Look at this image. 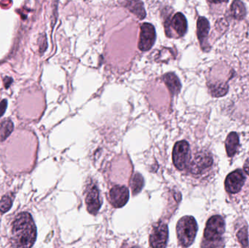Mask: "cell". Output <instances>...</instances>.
<instances>
[{"mask_svg":"<svg viewBox=\"0 0 249 248\" xmlns=\"http://www.w3.org/2000/svg\"><path fill=\"white\" fill-rule=\"evenodd\" d=\"M36 229L32 216L21 213L16 217L12 229V246L30 248L36 241Z\"/></svg>","mask_w":249,"mask_h":248,"instance_id":"obj_1","label":"cell"},{"mask_svg":"<svg viewBox=\"0 0 249 248\" xmlns=\"http://www.w3.org/2000/svg\"><path fill=\"white\" fill-rule=\"evenodd\" d=\"M198 232V224L195 217L186 216L178 221L176 233L179 243L183 247L190 246L193 243Z\"/></svg>","mask_w":249,"mask_h":248,"instance_id":"obj_2","label":"cell"},{"mask_svg":"<svg viewBox=\"0 0 249 248\" xmlns=\"http://www.w3.org/2000/svg\"><path fill=\"white\" fill-rule=\"evenodd\" d=\"M225 231V222L220 216H214L207 221L204 232V242L206 247L216 246V243L221 241Z\"/></svg>","mask_w":249,"mask_h":248,"instance_id":"obj_3","label":"cell"},{"mask_svg":"<svg viewBox=\"0 0 249 248\" xmlns=\"http://www.w3.org/2000/svg\"><path fill=\"white\" fill-rule=\"evenodd\" d=\"M189 145L186 140H181L175 144L173 150V162L179 170L187 168L190 162Z\"/></svg>","mask_w":249,"mask_h":248,"instance_id":"obj_4","label":"cell"},{"mask_svg":"<svg viewBox=\"0 0 249 248\" xmlns=\"http://www.w3.org/2000/svg\"><path fill=\"white\" fill-rule=\"evenodd\" d=\"M213 158L207 152H199L195 155L193 159L189 162V172L192 174L202 173L204 170L209 168L212 165Z\"/></svg>","mask_w":249,"mask_h":248,"instance_id":"obj_5","label":"cell"},{"mask_svg":"<svg viewBox=\"0 0 249 248\" xmlns=\"http://www.w3.org/2000/svg\"><path fill=\"white\" fill-rule=\"evenodd\" d=\"M168 238V229L164 223H157L153 228L150 234V246L152 248H165L167 245Z\"/></svg>","mask_w":249,"mask_h":248,"instance_id":"obj_6","label":"cell"},{"mask_svg":"<svg viewBox=\"0 0 249 248\" xmlns=\"http://www.w3.org/2000/svg\"><path fill=\"white\" fill-rule=\"evenodd\" d=\"M156 32L154 26L145 23L141 27L138 48L141 51H148L154 46Z\"/></svg>","mask_w":249,"mask_h":248,"instance_id":"obj_7","label":"cell"},{"mask_svg":"<svg viewBox=\"0 0 249 248\" xmlns=\"http://www.w3.org/2000/svg\"><path fill=\"white\" fill-rule=\"evenodd\" d=\"M246 177L241 170H236L227 175L225 180V188L230 194L240 191L244 185Z\"/></svg>","mask_w":249,"mask_h":248,"instance_id":"obj_8","label":"cell"},{"mask_svg":"<svg viewBox=\"0 0 249 248\" xmlns=\"http://www.w3.org/2000/svg\"><path fill=\"white\" fill-rule=\"evenodd\" d=\"M109 200L116 208L123 207L129 200V191L124 186H115L109 191Z\"/></svg>","mask_w":249,"mask_h":248,"instance_id":"obj_9","label":"cell"},{"mask_svg":"<svg viewBox=\"0 0 249 248\" xmlns=\"http://www.w3.org/2000/svg\"><path fill=\"white\" fill-rule=\"evenodd\" d=\"M85 203L87 211L90 214H97L101 206V201L99 196V188L96 186L92 185L89 187L87 195H86Z\"/></svg>","mask_w":249,"mask_h":248,"instance_id":"obj_10","label":"cell"},{"mask_svg":"<svg viewBox=\"0 0 249 248\" xmlns=\"http://www.w3.org/2000/svg\"><path fill=\"white\" fill-rule=\"evenodd\" d=\"M170 24H171L172 28L180 37H182L186 34V31H187V21L183 14L181 13L175 14L170 21Z\"/></svg>","mask_w":249,"mask_h":248,"instance_id":"obj_11","label":"cell"},{"mask_svg":"<svg viewBox=\"0 0 249 248\" xmlns=\"http://www.w3.org/2000/svg\"><path fill=\"white\" fill-rule=\"evenodd\" d=\"M163 80L171 94L176 95V94L179 93L181 88H182V85H181L179 78L175 74L171 73V72L166 74L163 77Z\"/></svg>","mask_w":249,"mask_h":248,"instance_id":"obj_12","label":"cell"},{"mask_svg":"<svg viewBox=\"0 0 249 248\" xmlns=\"http://www.w3.org/2000/svg\"><path fill=\"white\" fill-rule=\"evenodd\" d=\"M226 151L230 157L234 156L239 146L238 135L235 132H232L227 136L225 141Z\"/></svg>","mask_w":249,"mask_h":248,"instance_id":"obj_13","label":"cell"},{"mask_svg":"<svg viewBox=\"0 0 249 248\" xmlns=\"http://www.w3.org/2000/svg\"><path fill=\"white\" fill-rule=\"evenodd\" d=\"M197 30H198L197 34H198V40L201 45H202L209 33L210 25L208 20L204 17H199L197 22Z\"/></svg>","mask_w":249,"mask_h":248,"instance_id":"obj_14","label":"cell"},{"mask_svg":"<svg viewBox=\"0 0 249 248\" xmlns=\"http://www.w3.org/2000/svg\"><path fill=\"white\" fill-rule=\"evenodd\" d=\"M126 8L133 14H135L139 19H144L146 16L144 4L141 0H128Z\"/></svg>","mask_w":249,"mask_h":248,"instance_id":"obj_15","label":"cell"},{"mask_svg":"<svg viewBox=\"0 0 249 248\" xmlns=\"http://www.w3.org/2000/svg\"><path fill=\"white\" fill-rule=\"evenodd\" d=\"M231 14L235 19L242 20L246 15V7L240 0H234L231 5Z\"/></svg>","mask_w":249,"mask_h":248,"instance_id":"obj_16","label":"cell"},{"mask_svg":"<svg viewBox=\"0 0 249 248\" xmlns=\"http://www.w3.org/2000/svg\"><path fill=\"white\" fill-rule=\"evenodd\" d=\"M209 90L213 96H224L228 91V85L225 82H216L210 85Z\"/></svg>","mask_w":249,"mask_h":248,"instance_id":"obj_17","label":"cell"},{"mask_svg":"<svg viewBox=\"0 0 249 248\" xmlns=\"http://www.w3.org/2000/svg\"><path fill=\"white\" fill-rule=\"evenodd\" d=\"M144 185V180L142 175L139 173H135L131 179V186L133 195L138 194L142 190Z\"/></svg>","mask_w":249,"mask_h":248,"instance_id":"obj_18","label":"cell"},{"mask_svg":"<svg viewBox=\"0 0 249 248\" xmlns=\"http://www.w3.org/2000/svg\"><path fill=\"white\" fill-rule=\"evenodd\" d=\"M13 130V123L11 120H5L0 123V141L5 140Z\"/></svg>","mask_w":249,"mask_h":248,"instance_id":"obj_19","label":"cell"},{"mask_svg":"<svg viewBox=\"0 0 249 248\" xmlns=\"http://www.w3.org/2000/svg\"><path fill=\"white\" fill-rule=\"evenodd\" d=\"M13 196L12 194L4 196L0 200V211L1 213H6L11 208L13 205Z\"/></svg>","mask_w":249,"mask_h":248,"instance_id":"obj_20","label":"cell"},{"mask_svg":"<svg viewBox=\"0 0 249 248\" xmlns=\"http://www.w3.org/2000/svg\"><path fill=\"white\" fill-rule=\"evenodd\" d=\"M237 238L239 242L241 244L243 247L249 246V239H248L247 228L243 227L240 229L237 233Z\"/></svg>","mask_w":249,"mask_h":248,"instance_id":"obj_21","label":"cell"},{"mask_svg":"<svg viewBox=\"0 0 249 248\" xmlns=\"http://www.w3.org/2000/svg\"><path fill=\"white\" fill-rule=\"evenodd\" d=\"M7 107V100H2L0 103V117L4 114L5 112L6 108Z\"/></svg>","mask_w":249,"mask_h":248,"instance_id":"obj_22","label":"cell"},{"mask_svg":"<svg viewBox=\"0 0 249 248\" xmlns=\"http://www.w3.org/2000/svg\"><path fill=\"white\" fill-rule=\"evenodd\" d=\"M244 170L248 175H249V159H248L244 164Z\"/></svg>","mask_w":249,"mask_h":248,"instance_id":"obj_23","label":"cell"},{"mask_svg":"<svg viewBox=\"0 0 249 248\" xmlns=\"http://www.w3.org/2000/svg\"><path fill=\"white\" fill-rule=\"evenodd\" d=\"M208 2H211V3H222V2H226L228 0H208Z\"/></svg>","mask_w":249,"mask_h":248,"instance_id":"obj_24","label":"cell"}]
</instances>
